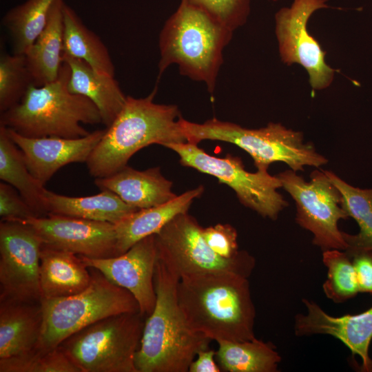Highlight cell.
<instances>
[{
	"label": "cell",
	"instance_id": "cell-1",
	"mask_svg": "<svg viewBox=\"0 0 372 372\" xmlns=\"http://www.w3.org/2000/svg\"><path fill=\"white\" fill-rule=\"evenodd\" d=\"M177 296L187 323L196 332L214 341L256 338V310L248 278L226 272L183 277Z\"/></svg>",
	"mask_w": 372,
	"mask_h": 372
},
{
	"label": "cell",
	"instance_id": "cell-2",
	"mask_svg": "<svg viewBox=\"0 0 372 372\" xmlns=\"http://www.w3.org/2000/svg\"><path fill=\"white\" fill-rule=\"evenodd\" d=\"M179 278L158 258L154 287L156 300L147 316L135 355L137 372H187L197 353L211 339L194 331L180 307Z\"/></svg>",
	"mask_w": 372,
	"mask_h": 372
},
{
	"label": "cell",
	"instance_id": "cell-3",
	"mask_svg": "<svg viewBox=\"0 0 372 372\" xmlns=\"http://www.w3.org/2000/svg\"><path fill=\"white\" fill-rule=\"evenodd\" d=\"M156 88L146 97L127 96L125 103L86 162L94 178L110 176L138 150L152 144L187 143L175 105L154 102Z\"/></svg>",
	"mask_w": 372,
	"mask_h": 372
},
{
	"label": "cell",
	"instance_id": "cell-4",
	"mask_svg": "<svg viewBox=\"0 0 372 372\" xmlns=\"http://www.w3.org/2000/svg\"><path fill=\"white\" fill-rule=\"evenodd\" d=\"M233 31L204 11L181 0L161 31L158 76L172 64L180 74L203 82L210 93L223 63L224 48Z\"/></svg>",
	"mask_w": 372,
	"mask_h": 372
},
{
	"label": "cell",
	"instance_id": "cell-5",
	"mask_svg": "<svg viewBox=\"0 0 372 372\" xmlns=\"http://www.w3.org/2000/svg\"><path fill=\"white\" fill-rule=\"evenodd\" d=\"M70 68L63 61L59 77L41 86L31 85L21 101L1 113L0 125L29 138H77L88 135L82 124L102 123L96 106L70 92Z\"/></svg>",
	"mask_w": 372,
	"mask_h": 372
},
{
	"label": "cell",
	"instance_id": "cell-6",
	"mask_svg": "<svg viewBox=\"0 0 372 372\" xmlns=\"http://www.w3.org/2000/svg\"><path fill=\"white\" fill-rule=\"evenodd\" d=\"M180 124L187 143L198 145L204 140L234 144L247 152L257 169H267L274 162L286 163L291 169L304 171V166L319 168L328 159L319 154L312 143H304L301 132L287 129L280 123H269L260 129L245 128L215 118L203 123L188 121Z\"/></svg>",
	"mask_w": 372,
	"mask_h": 372
},
{
	"label": "cell",
	"instance_id": "cell-7",
	"mask_svg": "<svg viewBox=\"0 0 372 372\" xmlns=\"http://www.w3.org/2000/svg\"><path fill=\"white\" fill-rule=\"evenodd\" d=\"M91 281L82 291L53 299H41L43 325L36 349L57 348L67 338L103 318L140 311L133 295L89 267Z\"/></svg>",
	"mask_w": 372,
	"mask_h": 372
},
{
	"label": "cell",
	"instance_id": "cell-8",
	"mask_svg": "<svg viewBox=\"0 0 372 372\" xmlns=\"http://www.w3.org/2000/svg\"><path fill=\"white\" fill-rule=\"evenodd\" d=\"M144 317L138 311L103 318L71 335L58 347L81 372H137L135 355Z\"/></svg>",
	"mask_w": 372,
	"mask_h": 372
},
{
	"label": "cell",
	"instance_id": "cell-9",
	"mask_svg": "<svg viewBox=\"0 0 372 372\" xmlns=\"http://www.w3.org/2000/svg\"><path fill=\"white\" fill-rule=\"evenodd\" d=\"M179 156L182 165L213 176L236 193L240 203L264 218L273 220L289 203L277 189L282 187L278 176H271L267 169L256 172L245 170L242 161L227 154L224 158L211 156L198 145L183 143L165 146Z\"/></svg>",
	"mask_w": 372,
	"mask_h": 372
},
{
	"label": "cell",
	"instance_id": "cell-10",
	"mask_svg": "<svg viewBox=\"0 0 372 372\" xmlns=\"http://www.w3.org/2000/svg\"><path fill=\"white\" fill-rule=\"evenodd\" d=\"M203 227L187 213L174 218L155 234L157 257L179 279L206 273H234L248 278L254 258L245 251L231 258L220 257L206 243Z\"/></svg>",
	"mask_w": 372,
	"mask_h": 372
},
{
	"label": "cell",
	"instance_id": "cell-11",
	"mask_svg": "<svg viewBox=\"0 0 372 372\" xmlns=\"http://www.w3.org/2000/svg\"><path fill=\"white\" fill-rule=\"evenodd\" d=\"M282 187L293 199L296 207V221L313 234L312 242L322 251L328 249L344 251L347 248L340 220L349 217L341 207L342 195L324 170L310 174V181L292 169L278 174Z\"/></svg>",
	"mask_w": 372,
	"mask_h": 372
},
{
	"label": "cell",
	"instance_id": "cell-12",
	"mask_svg": "<svg viewBox=\"0 0 372 372\" xmlns=\"http://www.w3.org/2000/svg\"><path fill=\"white\" fill-rule=\"evenodd\" d=\"M43 241L28 224L0 223V300L41 302L40 253Z\"/></svg>",
	"mask_w": 372,
	"mask_h": 372
},
{
	"label": "cell",
	"instance_id": "cell-13",
	"mask_svg": "<svg viewBox=\"0 0 372 372\" xmlns=\"http://www.w3.org/2000/svg\"><path fill=\"white\" fill-rule=\"evenodd\" d=\"M328 0H293L290 7L280 9L275 15L276 34L279 53L287 65L298 63L309 74L313 89L329 87L335 70L325 61L326 52L307 30V22L317 10L327 8Z\"/></svg>",
	"mask_w": 372,
	"mask_h": 372
},
{
	"label": "cell",
	"instance_id": "cell-14",
	"mask_svg": "<svg viewBox=\"0 0 372 372\" xmlns=\"http://www.w3.org/2000/svg\"><path fill=\"white\" fill-rule=\"evenodd\" d=\"M38 234L43 245L90 258L117 256L114 224L48 214L23 221Z\"/></svg>",
	"mask_w": 372,
	"mask_h": 372
},
{
	"label": "cell",
	"instance_id": "cell-15",
	"mask_svg": "<svg viewBox=\"0 0 372 372\" xmlns=\"http://www.w3.org/2000/svg\"><path fill=\"white\" fill-rule=\"evenodd\" d=\"M79 256L87 267L96 269L112 282L130 291L138 302L143 316L151 314L156 300L155 234L143 238L116 256L90 258Z\"/></svg>",
	"mask_w": 372,
	"mask_h": 372
},
{
	"label": "cell",
	"instance_id": "cell-16",
	"mask_svg": "<svg viewBox=\"0 0 372 372\" xmlns=\"http://www.w3.org/2000/svg\"><path fill=\"white\" fill-rule=\"evenodd\" d=\"M306 313L295 316L294 332L298 337L324 334L340 340L362 360L361 371L372 372L369 353L372 340V307L365 311L340 317L326 313L316 302L302 299Z\"/></svg>",
	"mask_w": 372,
	"mask_h": 372
},
{
	"label": "cell",
	"instance_id": "cell-17",
	"mask_svg": "<svg viewBox=\"0 0 372 372\" xmlns=\"http://www.w3.org/2000/svg\"><path fill=\"white\" fill-rule=\"evenodd\" d=\"M7 129L23 152L31 174L43 185L62 167L72 163H86L105 132V129L98 130L77 138H29Z\"/></svg>",
	"mask_w": 372,
	"mask_h": 372
},
{
	"label": "cell",
	"instance_id": "cell-18",
	"mask_svg": "<svg viewBox=\"0 0 372 372\" xmlns=\"http://www.w3.org/2000/svg\"><path fill=\"white\" fill-rule=\"evenodd\" d=\"M94 183L101 191L114 192L137 209L160 205L177 196L172 190V182L158 167L139 171L126 165L110 176L96 178Z\"/></svg>",
	"mask_w": 372,
	"mask_h": 372
},
{
	"label": "cell",
	"instance_id": "cell-19",
	"mask_svg": "<svg viewBox=\"0 0 372 372\" xmlns=\"http://www.w3.org/2000/svg\"><path fill=\"white\" fill-rule=\"evenodd\" d=\"M42 325L41 302L0 300V359L35 349Z\"/></svg>",
	"mask_w": 372,
	"mask_h": 372
},
{
	"label": "cell",
	"instance_id": "cell-20",
	"mask_svg": "<svg viewBox=\"0 0 372 372\" xmlns=\"http://www.w3.org/2000/svg\"><path fill=\"white\" fill-rule=\"evenodd\" d=\"M203 192V186L200 185L166 203L138 209L114 224L117 256L143 238L158 233L176 216L187 213L194 200Z\"/></svg>",
	"mask_w": 372,
	"mask_h": 372
},
{
	"label": "cell",
	"instance_id": "cell-21",
	"mask_svg": "<svg viewBox=\"0 0 372 372\" xmlns=\"http://www.w3.org/2000/svg\"><path fill=\"white\" fill-rule=\"evenodd\" d=\"M63 59L70 68L69 91L89 99L98 108L102 123L110 126L127 99L114 76L95 70L81 59L65 54Z\"/></svg>",
	"mask_w": 372,
	"mask_h": 372
},
{
	"label": "cell",
	"instance_id": "cell-22",
	"mask_svg": "<svg viewBox=\"0 0 372 372\" xmlns=\"http://www.w3.org/2000/svg\"><path fill=\"white\" fill-rule=\"evenodd\" d=\"M90 281L89 267L79 255L42 245L39 266L41 299L79 293L88 287Z\"/></svg>",
	"mask_w": 372,
	"mask_h": 372
},
{
	"label": "cell",
	"instance_id": "cell-23",
	"mask_svg": "<svg viewBox=\"0 0 372 372\" xmlns=\"http://www.w3.org/2000/svg\"><path fill=\"white\" fill-rule=\"evenodd\" d=\"M64 3V0L54 3L44 30L24 54L35 86L43 85L59 77L63 63Z\"/></svg>",
	"mask_w": 372,
	"mask_h": 372
},
{
	"label": "cell",
	"instance_id": "cell-24",
	"mask_svg": "<svg viewBox=\"0 0 372 372\" xmlns=\"http://www.w3.org/2000/svg\"><path fill=\"white\" fill-rule=\"evenodd\" d=\"M48 214H59L86 220L116 224L138 210L109 190L98 194L72 197L45 189Z\"/></svg>",
	"mask_w": 372,
	"mask_h": 372
},
{
	"label": "cell",
	"instance_id": "cell-25",
	"mask_svg": "<svg viewBox=\"0 0 372 372\" xmlns=\"http://www.w3.org/2000/svg\"><path fill=\"white\" fill-rule=\"evenodd\" d=\"M0 178L14 187L37 216L48 214L45 188L29 170L23 152L0 125Z\"/></svg>",
	"mask_w": 372,
	"mask_h": 372
},
{
	"label": "cell",
	"instance_id": "cell-26",
	"mask_svg": "<svg viewBox=\"0 0 372 372\" xmlns=\"http://www.w3.org/2000/svg\"><path fill=\"white\" fill-rule=\"evenodd\" d=\"M63 54L81 59L95 70L114 76L115 67L101 39L64 3Z\"/></svg>",
	"mask_w": 372,
	"mask_h": 372
},
{
	"label": "cell",
	"instance_id": "cell-27",
	"mask_svg": "<svg viewBox=\"0 0 372 372\" xmlns=\"http://www.w3.org/2000/svg\"><path fill=\"white\" fill-rule=\"evenodd\" d=\"M216 360L221 371L276 372L281 357L271 342L256 338L247 341L216 340Z\"/></svg>",
	"mask_w": 372,
	"mask_h": 372
},
{
	"label": "cell",
	"instance_id": "cell-28",
	"mask_svg": "<svg viewBox=\"0 0 372 372\" xmlns=\"http://www.w3.org/2000/svg\"><path fill=\"white\" fill-rule=\"evenodd\" d=\"M56 0H26L10 10L2 19L11 37L12 52L25 54L44 30L50 10Z\"/></svg>",
	"mask_w": 372,
	"mask_h": 372
},
{
	"label": "cell",
	"instance_id": "cell-29",
	"mask_svg": "<svg viewBox=\"0 0 372 372\" xmlns=\"http://www.w3.org/2000/svg\"><path fill=\"white\" fill-rule=\"evenodd\" d=\"M324 171L342 195V208L360 227L357 234L342 231L347 248L372 250V188L361 189L352 186L333 172Z\"/></svg>",
	"mask_w": 372,
	"mask_h": 372
},
{
	"label": "cell",
	"instance_id": "cell-30",
	"mask_svg": "<svg viewBox=\"0 0 372 372\" xmlns=\"http://www.w3.org/2000/svg\"><path fill=\"white\" fill-rule=\"evenodd\" d=\"M322 262L327 268V278L322 285L327 298L335 303H343L359 293L355 271L346 251H323Z\"/></svg>",
	"mask_w": 372,
	"mask_h": 372
},
{
	"label": "cell",
	"instance_id": "cell-31",
	"mask_svg": "<svg viewBox=\"0 0 372 372\" xmlns=\"http://www.w3.org/2000/svg\"><path fill=\"white\" fill-rule=\"evenodd\" d=\"M34 85L24 54L1 53L0 57V112L17 105Z\"/></svg>",
	"mask_w": 372,
	"mask_h": 372
},
{
	"label": "cell",
	"instance_id": "cell-32",
	"mask_svg": "<svg viewBox=\"0 0 372 372\" xmlns=\"http://www.w3.org/2000/svg\"><path fill=\"white\" fill-rule=\"evenodd\" d=\"M0 372H81L59 348L35 349L19 355L0 359Z\"/></svg>",
	"mask_w": 372,
	"mask_h": 372
},
{
	"label": "cell",
	"instance_id": "cell-33",
	"mask_svg": "<svg viewBox=\"0 0 372 372\" xmlns=\"http://www.w3.org/2000/svg\"><path fill=\"white\" fill-rule=\"evenodd\" d=\"M231 31L247 21L250 0H186Z\"/></svg>",
	"mask_w": 372,
	"mask_h": 372
},
{
	"label": "cell",
	"instance_id": "cell-34",
	"mask_svg": "<svg viewBox=\"0 0 372 372\" xmlns=\"http://www.w3.org/2000/svg\"><path fill=\"white\" fill-rule=\"evenodd\" d=\"M203 236L210 249L220 257L231 258L238 256V234L229 224H217L203 228Z\"/></svg>",
	"mask_w": 372,
	"mask_h": 372
},
{
	"label": "cell",
	"instance_id": "cell-35",
	"mask_svg": "<svg viewBox=\"0 0 372 372\" xmlns=\"http://www.w3.org/2000/svg\"><path fill=\"white\" fill-rule=\"evenodd\" d=\"M0 216L1 221L23 222L37 216L14 187L1 182Z\"/></svg>",
	"mask_w": 372,
	"mask_h": 372
},
{
	"label": "cell",
	"instance_id": "cell-36",
	"mask_svg": "<svg viewBox=\"0 0 372 372\" xmlns=\"http://www.w3.org/2000/svg\"><path fill=\"white\" fill-rule=\"evenodd\" d=\"M358 285L359 293L372 294V250L347 248Z\"/></svg>",
	"mask_w": 372,
	"mask_h": 372
},
{
	"label": "cell",
	"instance_id": "cell-37",
	"mask_svg": "<svg viewBox=\"0 0 372 372\" xmlns=\"http://www.w3.org/2000/svg\"><path fill=\"white\" fill-rule=\"evenodd\" d=\"M216 351L209 348L200 351L189 366V372H220L215 361Z\"/></svg>",
	"mask_w": 372,
	"mask_h": 372
}]
</instances>
